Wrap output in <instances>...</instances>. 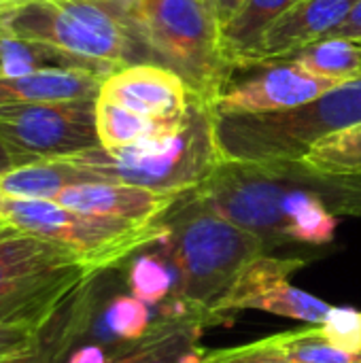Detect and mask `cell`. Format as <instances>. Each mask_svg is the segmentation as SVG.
Wrapping results in <instances>:
<instances>
[{"instance_id": "30", "label": "cell", "mask_w": 361, "mask_h": 363, "mask_svg": "<svg viewBox=\"0 0 361 363\" xmlns=\"http://www.w3.org/2000/svg\"><path fill=\"white\" fill-rule=\"evenodd\" d=\"M113 357L111 353L98 345V342H87V345H79L70 355L66 363H111Z\"/></svg>"}, {"instance_id": "32", "label": "cell", "mask_w": 361, "mask_h": 363, "mask_svg": "<svg viewBox=\"0 0 361 363\" xmlns=\"http://www.w3.org/2000/svg\"><path fill=\"white\" fill-rule=\"evenodd\" d=\"M211 15L215 17V21L219 23V28H223L245 4V0H204Z\"/></svg>"}, {"instance_id": "19", "label": "cell", "mask_w": 361, "mask_h": 363, "mask_svg": "<svg viewBox=\"0 0 361 363\" xmlns=\"http://www.w3.org/2000/svg\"><path fill=\"white\" fill-rule=\"evenodd\" d=\"M89 181H102V177L79 168L66 160H38L2 174L0 196L55 200L64 189Z\"/></svg>"}, {"instance_id": "6", "label": "cell", "mask_w": 361, "mask_h": 363, "mask_svg": "<svg viewBox=\"0 0 361 363\" xmlns=\"http://www.w3.org/2000/svg\"><path fill=\"white\" fill-rule=\"evenodd\" d=\"M102 272L38 236H0V325L43 332L53 317Z\"/></svg>"}, {"instance_id": "22", "label": "cell", "mask_w": 361, "mask_h": 363, "mask_svg": "<svg viewBox=\"0 0 361 363\" xmlns=\"http://www.w3.org/2000/svg\"><path fill=\"white\" fill-rule=\"evenodd\" d=\"M313 77L345 85L361 79V40L323 38L289 57Z\"/></svg>"}, {"instance_id": "29", "label": "cell", "mask_w": 361, "mask_h": 363, "mask_svg": "<svg viewBox=\"0 0 361 363\" xmlns=\"http://www.w3.org/2000/svg\"><path fill=\"white\" fill-rule=\"evenodd\" d=\"M40 336H43V332L0 325V362L30 351L40 340Z\"/></svg>"}, {"instance_id": "35", "label": "cell", "mask_w": 361, "mask_h": 363, "mask_svg": "<svg viewBox=\"0 0 361 363\" xmlns=\"http://www.w3.org/2000/svg\"><path fill=\"white\" fill-rule=\"evenodd\" d=\"M26 0H0V9H9V6H15V4H21Z\"/></svg>"}, {"instance_id": "27", "label": "cell", "mask_w": 361, "mask_h": 363, "mask_svg": "<svg viewBox=\"0 0 361 363\" xmlns=\"http://www.w3.org/2000/svg\"><path fill=\"white\" fill-rule=\"evenodd\" d=\"M317 332L336 349L361 353V313L351 306H332L328 317L315 325Z\"/></svg>"}, {"instance_id": "36", "label": "cell", "mask_w": 361, "mask_h": 363, "mask_svg": "<svg viewBox=\"0 0 361 363\" xmlns=\"http://www.w3.org/2000/svg\"><path fill=\"white\" fill-rule=\"evenodd\" d=\"M11 230H13V228H11V225H9V223L4 221V219H0V236H4V234H9Z\"/></svg>"}, {"instance_id": "23", "label": "cell", "mask_w": 361, "mask_h": 363, "mask_svg": "<svg viewBox=\"0 0 361 363\" xmlns=\"http://www.w3.org/2000/svg\"><path fill=\"white\" fill-rule=\"evenodd\" d=\"M153 251L136 255L128 268L130 294L147 304H162L174 298L179 287V274L170 257L155 245Z\"/></svg>"}, {"instance_id": "14", "label": "cell", "mask_w": 361, "mask_h": 363, "mask_svg": "<svg viewBox=\"0 0 361 363\" xmlns=\"http://www.w3.org/2000/svg\"><path fill=\"white\" fill-rule=\"evenodd\" d=\"M104 79L102 72L66 66L0 72V106L98 100Z\"/></svg>"}, {"instance_id": "17", "label": "cell", "mask_w": 361, "mask_h": 363, "mask_svg": "<svg viewBox=\"0 0 361 363\" xmlns=\"http://www.w3.org/2000/svg\"><path fill=\"white\" fill-rule=\"evenodd\" d=\"M298 0H245L240 11L219 32L228 64L234 70L253 66L264 34Z\"/></svg>"}, {"instance_id": "12", "label": "cell", "mask_w": 361, "mask_h": 363, "mask_svg": "<svg viewBox=\"0 0 361 363\" xmlns=\"http://www.w3.org/2000/svg\"><path fill=\"white\" fill-rule=\"evenodd\" d=\"M183 196L160 194L147 187L119 181H89L64 189L53 202L72 211L121 219L136 225L157 223Z\"/></svg>"}, {"instance_id": "4", "label": "cell", "mask_w": 361, "mask_h": 363, "mask_svg": "<svg viewBox=\"0 0 361 363\" xmlns=\"http://www.w3.org/2000/svg\"><path fill=\"white\" fill-rule=\"evenodd\" d=\"M62 160L106 181L174 196H187L200 189L226 162L217 143L215 108L196 94L183 128L166 140L121 149L96 147Z\"/></svg>"}, {"instance_id": "11", "label": "cell", "mask_w": 361, "mask_h": 363, "mask_svg": "<svg viewBox=\"0 0 361 363\" xmlns=\"http://www.w3.org/2000/svg\"><path fill=\"white\" fill-rule=\"evenodd\" d=\"M98 98L145 117L181 119L194 94L174 70L155 62H138L111 72Z\"/></svg>"}, {"instance_id": "1", "label": "cell", "mask_w": 361, "mask_h": 363, "mask_svg": "<svg viewBox=\"0 0 361 363\" xmlns=\"http://www.w3.org/2000/svg\"><path fill=\"white\" fill-rule=\"evenodd\" d=\"M232 223L257 234L272 253L285 245L326 247L338 217L361 215V174H332L298 162H223L194 191Z\"/></svg>"}, {"instance_id": "8", "label": "cell", "mask_w": 361, "mask_h": 363, "mask_svg": "<svg viewBox=\"0 0 361 363\" xmlns=\"http://www.w3.org/2000/svg\"><path fill=\"white\" fill-rule=\"evenodd\" d=\"M0 219L11 228L49 240L98 272H106L140 249L151 247L164 234L162 219L153 225H136L121 219L72 211L53 200L0 196Z\"/></svg>"}, {"instance_id": "33", "label": "cell", "mask_w": 361, "mask_h": 363, "mask_svg": "<svg viewBox=\"0 0 361 363\" xmlns=\"http://www.w3.org/2000/svg\"><path fill=\"white\" fill-rule=\"evenodd\" d=\"M21 166V162L17 160V155L9 149V145L0 138V177L2 174H6V172H11V170H15V168H19Z\"/></svg>"}, {"instance_id": "7", "label": "cell", "mask_w": 361, "mask_h": 363, "mask_svg": "<svg viewBox=\"0 0 361 363\" xmlns=\"http://www.w3.org/2000/svg\"><path fill=\"white\" fill-rule=\"evenodd\" d=\"M153 60L174 70L191 94L215 104L234 68L221 51V28L204 0H136L123 4Z\"/></svg>"}, {"instance_id": "24", "label": "cell", "mask_w": 361, "mask_h": 363, "mask_svg": "<svg viewBox=\"0 0 361 363\" xmlns=\"http://www.w3.org/2000/svg\"><path fill=\"white\" fill-rule=\"evenodd\" d=\"M300 162L319 172L361 174V121L321 138Z\"/></svg>"}, {"instance_id": "5", "label": "cell", "mask_w": 361, "mask_h": 363, "mask_svg": "<svg viewBox=\"0 0 361 363\" xmlns=\"http://www.w3.org/2000/svg\"><path fill=\"white\" fill-rule=\"evenodd\" d=\"M360 121L361 79L285 111L215 115L221 155L238 164L304 160L315 143Z\"/></svg>"}, {"instance_id": "9", "label": "cell", "mask_w": 361, "mask_h": 363, "mask_svg": "<svg viewBox=\"0 0 361 363\" xmlns=\"http://www.w3.org/2000/svg\"><path fill=\"white\" fill-rule=\"evenodd\" d=\"M0 138L21 166L102 147L96 128V100L0 106Z\"/></svg>"}, {"instance_id": "16", "label": "cell", "mask_w": 361, "mask_h": 363, "mask_svg": "<svg viewBox=\"0 0 361 363\" xmlns=\"http://www.w3.org/2000/svg\"><path fill=\"white\" fill-rule=\"evenodd\" d=\"M96 281L98 279L87 283L68 300V304L43 330L40 340L30 351L2 359L0 363H60L66 359L68 351L79 347V340L89 332L96 313Z\"/></svg>"}, {"instance_id": "25", "label": "cell", "mask_w": 361, "mask_h": 363, "mask_svg": "<svg viewBox=\"0 0 361 363\" xmlns=\"http://www.w3.org/2000/svg\"><path fill=\"white\" fill-rule=\"evenodd\" d=\"M268 347L291 363H361V353L332 347L315 325L266 338Z\"/></svg>"}, {"instance_id": "10", "label": "cell", "mask_w": 361, "mask_h": 363, "mask_svg": "<svg viewBox=\"0 0 361 363\" xmlns=\"http://www.w3.org/2000/svg\"><path fill=\"white\" fill-rule=\"evenodd\" d=\"M260 72L247 81L226 85L215 100V115H251L294 108L317 100L338 87L332 81L319 79L302 70L289 60L260 64Z\"/></svg>"}, {"instance_id": "18", "label": "cell", "mask_w": 361, "mask_h": 363, "mask_svg": "<svg viewBox=\"0 0 361 363\" xmlns=\"http://www.w3.org/2000/svg\"><path fill=\"white\" fill-rule=\"evenodd\" d=\"M189 111V108H187ZM187 119V113L181 119H153L128 111L115 102L96 100V128L100 145L104 149H121L132 145L160 143L174 136Z\"/></svg>"}, {"instance_id": "31", "label": "cell", "mask_w": 361, "mask_h": 363, "mask_svg": "<svg viewBox=\"0 0 361 363\" xmlns=\"http://www.w3.org/2000/svg\"><path fill=\"white\" fill-rule=\"evenodd\" d=\"M328 38H361V0L353 4L343 23H338Z\"/></svg>"}, {"instance_id": "15", "label": "cell", "mask_w": 361, "mask_h": 363, "mask_svg": "<svg viewBox=\"0 0 361 363\" xmlns=\"http://www.w3.org/2000/svg\"><path fill=\"white\" fill-rule=\"evenodd\" d=\"M215 325L209 317L202 315H170L157 308L147 334L136 340L119 347L111 353V363H160L166 357L181 355L189 349L200 347L202 332Z\"/></svg>"}, {"instance_id": "20", "label": "cell", "mask_w": 361, "mask_h": 363, "mask_svg": "<svg viewBox=\"0 0 361 363\" xmlns=\"http://www.w3.org/2000/svg\"><path fill=\"white\" fill-rule=\"evenodd\" d=\"M304 266V257H277L272 253L255 257L243 270L228 296L221 300V304L217 306V315L226 319L228 315L238 311H253L260 298H264L279 285H285L289 277H294Z\"/></svg>"}, {"instance_id": "13", "label": "cell", "mask_w": 361, "mask_h": 363, "mask_svg": "<svg viewBox=\"0 0 361 363\" xmlns=\"http://www.w3.org/2000/svg\"><path fill=\"white\" fill-rule=\"evenodd\" d=\"M357 0H298L264 34L253 66L283 62L328 38Z\"/></svg>"}, {"instance_id": "3", "label": "cell", "mask_w": 361, "mask_h": 363, "mask_svg": "<svg viewBox=\"0 0 361 363\" xmlns=\"http://www.w3.org/2000/svg\"><path fill=\"white\" fill-rule=\"evenodd\" d=\"M0 38L47 47L106 77L128 64L155 62L123 4L26 0L0 9Z\"/></svg>"}, {"instance_id": "28", "label": "cell", "mask_w": 361, "mask_h": 363, "mask_svg": "<svg viewBox=\"0 0 361 363\" xmlns=\"http://www.w3.org/2000/svg\"><path fill=\"white\" fill-rule=\"evenodd\" d=\"M202 363H291L283 357H279L264 340L251 342V345H243V347H234V349H219V351H211L204 353Z\"/></svg>"}, {"instance_id": "37", "label": "cell", "mask_w": 361, "mask_h": 363, "mask_svg": "<svg viewBox=\"0 0 361 363\" xmlns=\"http://www.w3.org/2000/svg\"><path fill=\"white\" fill-rule=\"evenodd\" d=\"M355 40H361V38H355Z\"/></svg>"}, {"instance_id": "21", "label": "cell", "mask_w": 361, "mask_h": 363, "mask_svg": "<svg viewBox=\"0 0 361 363\" xmlns=\"http://www.w3.org/2000/svg\"><path fill=\"white\" fill-rule=\"evenodd\" d=\"M153 317L149 304L130 296H115L98 313H94L89 332L98 345L117 351L128 342L140 340L151 328ZM111 351V353H113Z\"/></svg>"}, {"instance_id": "26", "label": "cell", "mask_w": 361, "mask_h": 363, "mask_svg": "<svg viewBox=\"0 0 361 363\" xmlns=\"http://www.w3.org/2000/svg\"><path fill=\"white\" fill-rule=\"evenodd\" d=\"M330 308L332 306L326 304L323 300H319L317 296L302 291L289 283L279 285L277 289H272L270 294L260 298L253 306V311H264V313H270L277 317L304 321L309 325H319L328 317Z\"/></svg>"}, {"instance_id": "34", "label": "cell", "mask_w": 361, "mask_h": 363, "mask_svg": "<svg viewBox=\"0 0 361 363\" xmlns=\"http://www.w3.org/2000/svg\"><path fill=\"white\" fill-rule=\"evenodd\" d=\"M89 2H106V4H132L136 0H89Z\"/></svg>"}, {"instance_id": "2", "label": "cell", "mask_w": 361, "mask_h": 363, "mask_svg": "<svg viewBox=\"0 0 361 363\" xmlns=\"http://www.w3.org/2000/svg\"><path fill=\"white\" fill-rule=\"evenodd\" d=\"M160 247L177 268L179 287L174 298L187 302L217 325L226 323L217 306L234 287L243 270L260 255L270 253L268 245L253 232L206 206L194 191L183 196L164 217Z\"/></svg>"}]
</instances>
